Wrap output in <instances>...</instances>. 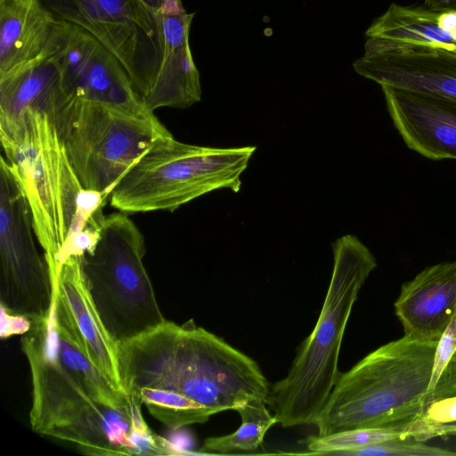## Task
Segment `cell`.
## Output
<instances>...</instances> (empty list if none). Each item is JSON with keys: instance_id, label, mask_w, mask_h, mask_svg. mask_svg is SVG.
Wrapping results in <instances>:
<instances>
[{"instance_id": "cell-2", "label": "cell", "mask_w": 456, "mask_h": 456, "mask_svg": "<svg viewBox=\"0 0 456 456\" xmlns=\"http://www.w3.org/2000/svg\"><path fill=\"white\" fill-rule=\"evenodd\" d=\"M32 385L29 421L34 432L67 441L88 455H138L153 436L134 403L126 413L94 400L60 362L53 347L51 314L32 322L22 335Z\"/></svg>"}, {"instance_id": "cell-23", "label": "cell", "mask_w": 456, "mask_h": 456, "mask_svg": "<svg viewBox=\"0 0 456 456\" xmlns=\"http://www.w3.org/2000/svg\"><path fill=\"white\" fill-rule=\"evenodd\" d=\"M452 397H456V316L437 343L424 412L430 404Z\"/></svg>"}, {"instance_id": "cell-25", "label": "cell", "mask_w": 456, "mask_h": 456, "mask_svg": "<svg viewBox=\"0 0 456 456\" xmlns=\"http://www.w3.org/2000/svg\"><path fill=\"white\" fill-rule=\"evenodd\" d=\"M1 337L23 335L31 328L32 322L22 315L13 314L1 306Z\"/></svg>"}, {"instance_id": "cell-20", "label": "cell", "mask_w": 456, "mask_h": 456, "mask_svg": "<svg viewBox=\"0 0 456 456\" xmlns=\"http://www.w3.org/2000/svg\"><path fill=\"white\" fill-rule=\"evenodd\" d=\"M51 321L55 354L72 378L99 403L133 413V402L116 391L87 356L55 292Z\"/></svg>"}, {"instance_id": "cell-9", "label": "cell", "mask_w": 456, "mask_h": 456, "mask_svg": "<svg viewBox=\"0 0 456 456\" xmlns=\"http://www.w3.org/2000/svg\"><path fill=\"white\" fill-rule=\"evenodd\" d=\"M29 206L5 158L0 159L1 306L31 322L49 316L54 291L37 251Z\"/></svg>"}, {"instance_id": "cell-27", "label": "cell", "mask_w": 456, "mask_h": 456, "mask_svg": "<svg viewBox=\"0 0 456 456\" xmlns=\"http://www.w3.org/2000/svg\"><path fill=\"white\" fill-rule=\"evenodd\" d=\"M424 7L435 12H456V0H424Z\"/></svg>"}, {"instance_id": "cell-26", "label": "cell", "mask_w": 456, "mask_h": 456, "mask_svg": "<svg viewBox=\"0 0 456 456\" xmlns=\"http://www.w3.org/2000/svg\"><path fill=\"white\" fill-rule=\"evenodd\" d=\"M153 14H167L182 12L184 9L183 0H138Z\"/></svg>"}, {"instance_id": "cell-11", "label": "cell", "mask_w": 456, "mask_h": 456, "mask_svg": "<svg viewBox=\"0 0 456 456\" xmlns=\"http://www.w3.org/2000/svg\"><path fill=\"white\" fill-rule=\"evenodd\" d=\"M43 53L57 63L69 98L148 110L117 56L82 28L56 20Z\"/></svg>"}, {"instance_id": "cell-14", "label": "cell", "mask_w": 456, "mask_h": 456, "mask_svg": "<svg viewBox=\"0 0 456 456\" xmlns=\"http://www.w3.org/2000/svg\"><path fill=\"white\" fill-rule=\"evenodd\" d=\"M53 287L89 359L116 391L126 395L120 374L118 344L106 329L92 299L79 255L65 259Z\"/></svg>"}, {"instance_id": "cell-10", "label": "cell", "mask_w": 456, "mask_h": 456, "mask_svg": "<svg viewBox=\"0 0 456 456\" xmlns=\"http://www.w3.org/2000/svg\"><path fill=\"white\" fill-rule=\"evenodd\" d=\"M60 20L95 37L120 61L143 98L156 79L163 56L158 18L138 0H41Z\"/></svg>"}, {"instance_id": "cell-18", "label": "cell", "mask_w": 456, "mask_h": 456, "mask_svg": "<svg viewBox=\"0 0 456 456\" xmlns=\"http://www.w3.org/2000/svg\"><path fill=\"white\" fill-rule=\"evenodd\" d=\"M56 20L41 0L0 2V77L42 54Z\"/></svg>"}, {"instance_id": "cell-28", "label": "cell", "mask_w": 456, "mask_h": 456, "mask_svg": "<svg viewBox=\"0 0 456 456\" xmlns=\"http://www.w3.org/2000/svg\"><path fill=\"white\" fill-rule=\"evenodd\" d=\"M456 433V421L448 424L437 425L430 428L428 432V439L436 436H452Z\"/></svg>"}, {"instance_id": "cell-30", "label": "cell", "mask_w": 456, "mask_h": 456, "mask_svg": "<svg viewBox=\"0 0 456 456\" xmlns=\"http://www.w3.org/2000/svg\"><path fill=\"white\" fill-rule=\"evenodd\" d=\"M2 1H4V0H0V2H2Z\"/></svg>"}, {"instance_id": "cell-13", "label": "cell", "mask_w": 456, "mask_h": 456, "mask_svg": "<svg viewBox=\"0 0 456 456\" xmlns=\"http://www.w3.org/2000/svg\"><path fill=\"white\" fill-rule=\"evenodd\" d=\"M388 113L409 149L425 158L456 160V101L381 86Z\"/></svg>"}, {"instance_id": "cell-16", "label": "cell", "mask_w": 456, "mask_h": 456, "mask_svg": "<svg viewBox=\"0 0 456 456\" xmlns=\"http://www.w3.org/2000/svg\"><path fill=\"white\" fill-rule=\"evenodd\" d=\"M157 17L163 40L162 62L143 103L152 112L163 107L189 108L201 99L200 73L189 45L194 13L183 10Z\"/></svg>"}, {"instance_id": "cell-7", "label": "cell", "mask_w": 456, "mask_h": 456, "mask_svg": "<svg viewBox=\"0 0 456 456\" xmlns=\"http://www.w3.org/2000/svg\"><path fill=\"white\" fill-rule=\"evenodd\" d=\"M144 254L142 233L120 211L104 216L95 245L80 256L89 293L118 344L166 320L143 265Z\"/></svg>"}, {"instance_id": "cell-19", "label": "cell", "mask_w": 456, "mask_h": 456, "mask_svg": "<svg viewBox=\"0 0 456 456\" xmlns=\"http://www.w3.org/2000/svg\"><path fill=\"white\" fill-rule=\"evenodd\" d=\"M365 39L456 53V12L392 4L372 21Z\"/></svg>"}, {"instance_id": "cell-4", "label": "cell", "mask_w": 456, "mask_h": 456, "mask_svg": "<svg viewBox=\"0 0 456 456\" xmlns=\"http://www.w3.org/2000/svg\"><path fill=\"white\" fill-rule=\"evenodd\" d=\"M436 346L404 334L340 372L313 424L317 435L362 428H411L424 413Z\"/></svg>"}, {"instance_id": "cell-17", "label": "cell", "mask_w": 456, "mask_h": 456, "mask_svg": "<svg viewBox=\"0 0 456 456\" xmlns=\"http://www.w3.org/2000/svg\"><path fill=\"white\" fill-rule=\"evenodd\" d=\"M69 99L57 63L42 53L0 77V128L13 125L28 110L45 112L53 120Z\"/></svg>"}, {"instance_id": "cell-6", "label": "cell", "mask_w": 456, "mask_h": 456, "mask_svg": "<svg viewBox=\"0 0 456 456\" xmlns=\"http://www.w3.org/2000/svg\"><path fill=\"white\" fill-rule=\"evenodd\" d=\"M256 150L188 144L168 133L124 174L110 194V205L124 213L174 211L216 190L239 192Z\"/></svg>"}, {"instance_id": "cell-8", "label": "cell", "mask_w": 456, "mask_h": 456, "mask_svg": "<svg viewBox=\"0 0 456 456\" xmlns=\"http://www.w3.org/2000/svg\"><path fill=\"white\" fill-rule=\"evenodd\" d=\"M53 122L81 186L105 198L151 144L170 133L149 110L76 98Z\"/></svg>"}, {"instance_id": "cell-3", "label": "cell", "mask_w": 456, "mask_h": 456, "mask_svg": "<svg viewBox=\"0 0 456 456\" xmlns=\"http://www.w3.org/2000/svg\"><path fill=\"white\" fill-rule=\"evenodd\" d=\"M333 270L322 310L288 374L270 386L266 403L283 428L313 425L335 386L344 333L359 292L377 267L375 256L354 235L332 244Z\"/></svg>"}, {"instance_id": "cell-21", "label": "cell", "mask_w": 456, "mask_h": 456, "mask_svg": "<svg viewBox=\"0 0 456 456\" xmlns=\"http://www.w3.org/2000/svg\"><path fill=\"white\" fill-rule=\"evenodd\" d=\"M236 411L241 425L232 434L210 436L204 440L200 450L212 453L248 452L256 450L263 443L267 431L277 423L266 401L253 399L239 407Z\"/></svg>"}, {"instance_id": "cell-1", "label": "cell", "mask_w": 456, "mask_h": 456, "mask_svg": "<svg viewBox=\"0 0 456 456\" xmlns=\"http://www.w3.org/2000/svg\"><path fill=\"white\" fill-rule=\"evenodd\" d=\"M118 355L126 395L171 429L266 401L270 390L255 360L191 321L165 320L118 343Z\"/></svg>"}, {"instance_id": "cell-29", "label": "cell", "mask_w": 456, "mask_h": 456, "mask_svg": "<svg viewBox=\"0 0 456 456\" xmlns=\"http://www.w3.org/2000/svg\"><path fill=\"white\" fill-rule=\"evenodd\" d=\"M453 436H456V433L452 435Z\"/></svg>"}, {"instance_id": "cell-22", "label": "cell", "mask_w": 456, "mask_h": 456, "mask_svg": "<svg viewBox=\"0 0 456 456\" xmlns=\"http://www.w3.org/2000/svg\"><path fill=\"white\" fill-rule=\"evenodd\" d=\"M397 438H412L411 428H362L325 436H311L304 440L310 454L345 455L346 452Z\"/></svg>"}, {"instance_id": "cell-12", "label": "cell", "mask_w": 456, "mask_h": 456, "mask_svg": "<svg viewBox=\"0 0 456 456\" xmlns=\"http://www.w3.org/2000/svg\"><path fill=\"white\" fill-rule=\"evenodd\" d=\"M354 71L381 86L438 94L456 101V53L365 39Z\"/></svg>"}, {"instance_id": "cell-24", "label": "cell", "mask_w": 456, "mask_h": 456, "mask_svg": "<svg viewBox=\"0 0 456 456\" xmlns=\"http://www.w3.org/2000/svg\"><path fill=\"white\" fill-rule=\"evenodd\" d=\"M351 456H456V452L430 446L412 438H397L346 452Z\"/></svg>"}, {"instance_id": "cell-15", "label": "cell", "mask_w": 456, "mask_h": 456, "mask_svg": "<svg viewBox=\"0 0 456 456\" xmlns=\"http://www.w3.org/2000/svg\"><path fill=\"white\" fill-rule=\"evenodd\" d=\"M395 310L405 335L438 343L456 316V262L426 267L403 283Z\"/></svg>"}, {"instance_id": "cell-5", "label": "cell", "mask_w": 456, "mask_h": 456, "mask_svg": "<svg viewBox=\"0 0 456 456\" xmlns=\"http://www.w3.org/2000/svg\"><path fill=\"white\" fill-rule=\"evenodd\" d=\"M0 140L29 206L53 284L68 244L86 225L78 212L85 189L47 113L26 110L13 125L0 128Z\"/></svg>"}]
</instances>
